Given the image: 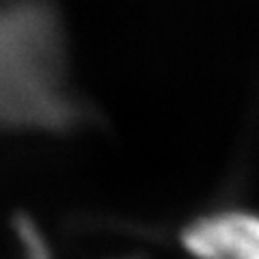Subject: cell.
I'll return each mask as SVG.
<instances>
[{
    "label": "cell",
    "instance_id": "6da1fadb",
    "mask_svg": "<svg viewBox=\"0 0 259 259\" xmlns=\"http://www.w3.org/2000/svg\"><path fill=\"white\" fill-rule=\"evenodd\" d=\"M84 108L67 82L59 18L39 0L0 7V130L67 132Z\"/></svg>",
    "mask_w": 259,
    "mask_h": 259
},
{
    "label": "cell",
    "instance_id": "7a4b0ae2",
    "mask_svg": "<svg viewBox=\"0 0 259 259\" xmlns=\"http://www.w3.org/2000/svg\"><path fill=\"white\" fill-rule=\"evenodd\" d=\"M192 259H259V214L223 209L192 221L182 231Z\"/></svg>",
    "mask_w": 259,
    "mask_h": 259
}]
</instances>
